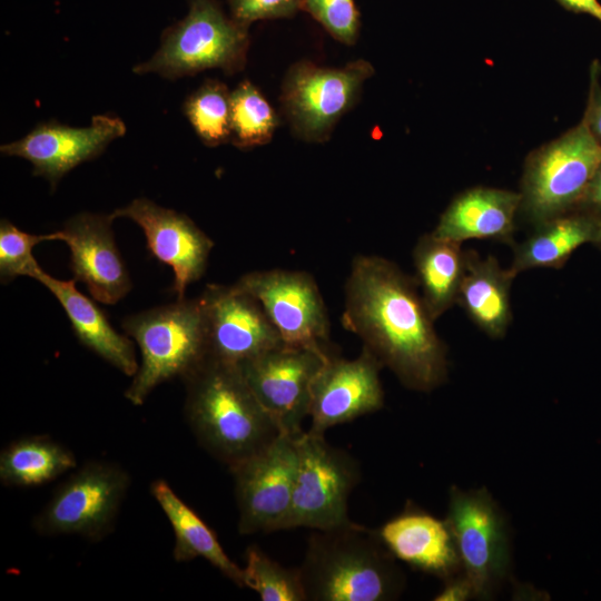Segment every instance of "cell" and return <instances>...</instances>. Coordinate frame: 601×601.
I'll return each instance as SVG.
<instances>
[{
	"label": "cell",
	"instance_id": "obj_1",
	"mask_svg": "<svg viewBox=\"0 0 601 601\" xmlns=\"http://www.w3.org/2000/svg\"><path fill=\"white\" fill-rule=\"evenodd\" d=\"M345 329L407 388L431 392L447 378V351L418 285L393 262L358 255L344 286Z\"/></svg>",
	"mask_w": 601,
	"mask_h": 601
},
{
	"label": "cell",
	"instance_id": "obj_2",
	"mask_svg": "<svg viewBox=\"0 0 601 601\" xmlns=\"http://www.w3.org/2000/svg\"><path fill=\"white\" fill-rule=\"evenodd\" d=\"M185 416L199 444L228 467L272 444L280 434L238 365L208 355L183 378Z\"/></svg>",
	"mask_w": 601,
	"mask_h": 601
},
{
	"label": "cell",
	"instance_id": "obj_3",
	"mask_svg": "<svg viewBox=\"0 0 601 601\" xmlns=\"http://www.w3.org/2000/svg\"><path fill=\"white\" fill-rule=\"evenodd\" d=\"M299 571L309 601H388L405 585L377 530L352 521L314 530Z\"/></svg>",
	"mask_w": 601,
	"mask_h": 601
},
{
	"label": "cell",
	"instance_id": "obj_4",
	"mask_svg": "<svg viewBox=\"0 0 601 601\" xmlns=\"http://www.w3.org/2000/svg\"><path fill=\"white\" fill-rule=\"evenodd\" d=\"M122 328L139 346L141 363L125 392L141 405L151 391L174 377L181 380L209 355L200 298L186 297L126 317Z\"/></svg>",
	"mask_w": 601,
	"mask_h": 601
},
{
	"label": "cell",
	"instance_id": "obj_5",
	"mask_svg": "<svg viewBox=\"0 0 601 601\" xmlns=\"http://www.w3.org/2000/svg\"><path fill=\"white\" fill-rule=\"evenodd\" d=\"M248 46V27L235 21L217 0H189L186 17L164 30L158 51L134 72L168 79L207 69L233 75L245 67Z\"/></svg>",
	"mask_w": 601,
	"mask_h": 601
},
{
	"label": "cell",
	"instance_id": "obj_6",
	"mask_svg": "<svg viewBox=\"0 0 601 601\" xmlns=\"http://www.w3.org/2000/svg\"><path fill=\"white\" fill-rule=\"evenodd\" d=\"M601 162V146L581 121L534 150L521 183V217L532 226L575 210Z\"/></svg>",
	"mask_w": 601,
	"mask_h": 601
},
{
	"label": "cell",
	"instance_id": "obj_7",
	"mask_svg": "<svg viewBox=\"0 0 601 601\" xmlns=\"http://www.w3.org/2000/svg\"><path fill=\"white\" fill-rule=\"evenodd\" d=\"M298 464L285 530H327L349 522L348 499L361 480L358 462L324 434L295 435Z\"/></svg>",
	"mask_w": 601,
	"mask_h": 601
},
{
	"label": "cell",
	"instance_id": "obj_8",
	"mask_svg": "<svg viewBox=\"0 0 601 601\" xmlns=\"http://www.w3.org/2000/svg\"><path fill=\"white\" fill-rule=\"evenodd\" d=\"M374 69L358 59L343 68L311 61L294 63L282 85L280 106L294 134L306 141L326 140L339 118L358 100Z\"/></svg>",
	"mask_w": 601,
	"mask_h": 601
},
{
	"label": "cell",
	"instance_id": "obj_9",
	"mask_svg": "<svg viewBox=\"0 0 601 601\" xmlns=\"http://www.w3.org/2000/svg\"><path fill=\"white\" fill-rule=\"evenodd\" d=\"M445 519L475 598L490 599L511 564L510 533L501 509L485 489L452 486Z\"/></svg>",
	"mask_w": 601,
	"mask_h": 601
},
{
	"label": "cell",
	"instance_id": "obj_10",
	"mask_svg": "<svg viewBox=\"0 0 601 601\" xmlns=\"http://www.w3.org/2000/svg\"><path fill=\"white\" fill-rule=\"evenodd\" d=\"M129 484V474L119 465L87 463L59 485L32 526L40 535L99 541L111 531Z\"/></svg>",
	"mask_w": 601,
	"mask_h": 601
},
{
	"label": "cell",
	"instance_id": "obj_11",
	"mask_svg": "<svg viewBox=\"0 0 601 601\" xmlns=\"http://www.w3.org/2000/svg\"><path fill=\"white\" fill-rule=\"evenodd\" d=\"M235 285L260 303L285 344L334 353L327 308L309 273L254 270L244 274Z\"/></svg>",
	"mask_w": 601,
	"mask_h": 601
},
{
	"label": "cell",
	"instance_id": "obj_12",
	"mask_svg": "<svg viewBox=\"0 0 601 601\" xmlns=\"http://www.w3.org/2000/svg\"><path fill=\"white\" fill-rule=\"evenodd\" d=\"M297 464L295 435L280 434L264 450L229 467L240 534L285 530Z\"/></svg>",
	"mask_w": 601,
	"mask_h": 601
},
{
	"label": "cell",
	"instance_id": "obj_13",
	"mask_svg": "<svg viewBox=\"0 0 601 601\" xmlns=\"http://www.w3.org/2000/svg\"><path fill=\"white\" fill-rule=\"evenodd\" d=\"M332 354L283 344L238 367L280 432L294 436L308 417L313 380Z\"/></svg>",
	"mask_w": 601,
	"mask_h": 601
},
{
	"label": "cell",
	"instance_id": "obj_14",
	"mask_svg": "<svg viewBox=\"0 0 601 601\" xmlns=\"http://www.w3.org/2000/svg\"><path fill=\"white\" fill-rule=\"evenodd\" d=\"M382 367L365 346L353 359L336 353L329 355L312 383L309 431L325 434L333 426L381 410L384 405Z\"/></svg>",
	"mask_w": 601,
	"mask_h": 601
},
{
	"label": "cell",
	"instance_id": "obj_15",
	"mask_svg": "<svg viewBox=\"0 0 601 601\" xmlns=\"http://www.w3.org/2000/svg\"><path fill=\"white\" fill-rule=\"evenodd\" d=\"M209 356L238 365L284 343L260 303L233 285H207L199 296Z\"/></svg>",
	"mask_w": 601,
	"mask_h": 601
},
{
	"label": "cell",
	"instance_id": "obj_16",
	"mask_svg": "<svg viewBox=\"0 0 601 601\" xmlns=\"http://www.w3.org/2000/svg\"><path fill=\"white\" fill-rule=\"evenodd\" d=\"M125 132L124 121L111 115L92 117L88 127L45 121L22 138L2 145L0 151L30 161L33 175L45 177L55 189L66 174L79 164L98 157Z\"/></svg>",
	"mask_w": 601,
	"mask_h": 601
},
{
	"label": "cell",
	"instance_id": "obj_17",
	"mask_svg": "<svg viewBox=\"0 0 601 601\" xmlns=\"http://www.w3.org/2000/svg\"><path fill=\"white\" fill-rule=\"evenodd\" d=\"M111 215L140 226L150 253L171 267L177 299L184 298L187 286L205 274L214 242L187 215L147 198H137Z\"/></svg>",
	"mask_w": 601,
	"mask_h": 601
},
{
	"label": "cell",
	"instance_id": "obj_18",
	"mask_svg": "<svg viewBox=\"0 0 601 601\" xmlns=\"http://www.w3.org/2000/svg\"><path fill=\"white\" fill-rule=\"evenodd\" d=\"M111 214L80 213L57 231L58 240L70 249V268L76 282L86 284L90 295L114 305L131 289L125 263L112 233Z\"/></svg>",
	"mask_w": 601,
	"mask_h": 601
},
{
	"label": "cell",
	"instance_id": "obj_19",
	"mask_svg": "<svg viewBox=\"0 0 601 601\" xmlns=\"http://www.w3.org/2000/svg\"><path fill=\"white\" fill-rule=\"evenodd\" d=\"M377 533L396 560L443 580L462 571L452 530L446 519L408 504L386 521Z\"/></svg>",
	"mask_w": 601,
	"mask_h": 601
},
{
	"label": "cell",
	"instance_id": "obj_20",
	"mask_svg": "<svg viewBox=\"0 0 601 601\" xmlns=\"http://www.w3.org/2000/svg\"><path fill=\"white\" fill-rule=\"evenodd\" d=\"M520 206V193L473 187L454 197L431 233L461 244L470 239H487L513 246Z\"/></svg>",
	"mask_w": 601,
	"mask_h": 601
},
{
	"label": "cell",
	"instance_id": "obj_21",
	"mask_svg": "<svg viewBox=\"0 0 601 601\" xmlns=\"http://www.w3.org/2000/svg\"><path fill=\"white\" fill-rule=\"evenodd\" d=\"M31 278L43 285L60 303L79 342L121 371L134 376L139 367L132 342L115 331L92 300L76 288V280L57 279L40 266Z\"/></svg>",
	"mask_w": 601,
	"mask_h": 601
},
{
	"label": "cell",
	"instance_id": "obj_22",
	"mask_svg": "<svg viewBox=\"0 0 601 601\" xmlns=\"http://www.w3.org/2000/svg\"><path fill=\"white\" fill-rule=\"evenodd\" d=\"M515 275L489 255L465 250L456 304L486 336L503 338L512 322L511 286Z\"/></svg>",
	"mask_w": 601,
	"mask_h": 601
},
{
	"label": "cell",
	"instance_id": "obj_23",
	"mask_svg": "<svg viewBox=\"0 0 601 601\" xmlns=\"http://www.w3.org/2000/svg\"><path fill=\"white\" fill-rule=\"evenodd\" d=\"M599 223L587 213L572 210L533 226L526 239L513 244L510 270L516 276L529 269L562 268L578 248L593 244Z\"/></svg>",
	"mask_w": 601,
	"mask_h": 601
},
{
	"label": "cell",
	"instance_id": "obj_24",
	"mask_svg": "<svg viewBox=\"0 0 601 601\" xmlns=\"http://www.w3.org/2000/svg\"><path fill=\"white\" fill-rule=\"evenodd\" d=\"M150 491L174 530V559L177 562H187L204 558L236 585L244 588L243 569L226 554L215 532L203 519L166 481H154Z\"/></svg>",
	"mask_w": 601,
	"mask_h": 601
},
{
	"label": "cell",
	"instance_id": "obj_25",
	"mask_svg": "<svg viewBox=\"0 0 601 601\" xmlns=\"http://www.w3.org/2000/svg\"><path fill=\"white\" fill-rule=\"evenodd\" d=\"M413 264L423 302L436 321L456 304L465 250L461 243L424 234L414 246Z\"/></svg>",
	"mask_w": 601,
	"mask_h": 601
},
{
	"label": "cell",
	"instance_id": "obj_26",
	"mask_svg": "<svg viewBox=\"0 0 601 601\" xmlns=\"http://www.w3.org/2000/svg\"><path fill=\"white\" fill-rule=\"evenodd\" d=\"M77 465L73 453L49 436L21 437L0 455V480L9 486L48 483Z\"/></svg>",
	"mask_w": 601,
	"mask_h": 601
},
{
	"label": "cell",
	"instance_id": "obj_27",
	"mask_svg": "<svg viewBox=\"0 0 601 601\" xmlns=\"http://www.w3.org/2000/svg\"><path fill=\"white\" fill-rule=\"evenodd\" d=\"M279 124L278 116L262 92L243 80L230 92V142L249 149L270 141Z\"/></svg>",
	"mask_w": 601,
	"mask_h": 601
},
{
	"label": "cell",
	"instance_id": "obj_28",
	"mask_svg": "<svg viewBox=\"0 0 601 601\" xmlns=\"http://www.w3.org/2000/svg\"><path fill=\"white\" fill-rule=\"evenodd\" d=\"M183 112L206 146L230 142V92L224 82L206 79L185 99Z\"/></svg>",
	"mask_w": 601,
	"mask_h": 601
},
{
	"label": "cell",
	"instance_id": "obj_29",
	"mask_svg": "<svg viewBox=\"0 0 601 601\" xmlns=\"http://www.w3.org/2000/svg\"><path fill=\"white\" fill-rule=\"evenodd\" d=\"M243 581L263 601H307L299 568L282 565L257 545L246 550Z\"/></svg>",
	"mask_w": 601,
	"mask_h": 601
},
{
	"label": "cell",
	"instance_id": "obj_30",
	"mask_svg": "<svg viewBox=\"0 0 601 601\" xmlns=\"http://www.w3.org/2000/svg\"><path fill=\"white\" fill-rule=\"evenodd\" d=\"M58 240L57 231L46 235L28 234L8 219L0 221V280L8 284L18 276L31 277L40 266L32 255L36 245Z\"/></svg>",
	"mask_w": 601,
	"mask_h": 601
},
{
	"label": "cell",
	"instance_id": "obj_31",
	"mask_svg": "<svg viewBox=\"0 0 601 601\" xmlns=\"http://www.w3.org/2000/svg\"><path fill=\"white\" fill-rule=\"evenodd\" d=\"M308 12L336 40L353 45L359 32V13L354 0H303Z\"/></svg>",
	"mask_w": 601,
	"mask_h": 601
},
{
	"label": "cell",
	"instance_id": "obj_32",
	"mask_svg": "<svg viewBox=\"0 0 601 601\" xmlns=\"http://www.w3.org/2000/svg\"><path fill=\"white\" fill-rule=\"evenodd\" d=\"M303 0H227L229 16L249 27L254 21L290 18L302 9Z\"/></svg>",
	"mask_w": 601,
	"mask_h": 601
},
{
	"label": "cell",
	"instance_id": "obj_33",
	"mask_svg": "<svg viewBox=\"0 0 601 601\" xmlns=\"http://www.w3.org/2000/svg\"><path fill=\"white\" fill-rule=\"evenodd\" d=\"M600 66L595 60L590 70V89L587 109L582 121L601 146V86L599 81Z\"/></svg>",
	"mask_w": 601,
	"mask_h": 601
},
{
	"label": "cell",
	"instance_id": "obj_34",
	"mask_svg": "<svg viewBox=\"0 0 601 601\" xmlns=\"http://www.w3.org/2000/svg\"><path fill=\"white\" fill-rule=\"evenodd\" d=\"M472 598H475L473 587L466 575L461 571L444 580V585L435 595L434 600L465 601Z\"/></svg>",
	"mask_w": 601,
	"mask_h": 601
},
{
	"label": "cell",
	"instance_id": "obj_35",
	"mask_svg": "<svg viewBox=\"0 0 601 601\" xmlns=\"http://www.w3.org/2000/svg\"><path fill=\"white\" fill-rule=\"evenodd\" d=\"M575 210L587 213L601 219V162L597 167Z\"/></svg>",
	"mask_w": 601,
	"mask_h": 601
},
{
	"label": "cell",
	"instance_id": "obj_36",
	"mask_svg": "<svg viewBox=\"0 0 601 601\" xmlns=\"http://www.w3.org/2000/svg\"><path fill=\"white\" fill-rule=\"evenodd\" d=\"M568 11L589 14L601 22V2L599 0H556Z\"/></svg>",
	"mask_w": 601,
	"mask_h": 601
},
{
	"label": "cell",
	"instance_id": "obj_37",
	"mask_svg": "<svg viewBox=\"0 0 601 601\" xmlns=\"http://www.w3.org/2000/svg\"><path fill=\"white\" fill-rule=\"evenodd\" d=\"M593 244L598 248L601 249V219H600V223H599V228H598L597 236H595V239H594Z\"/></svg>",
	"mask_w": 601,
	"mask_h": 601
}]
</instances>
